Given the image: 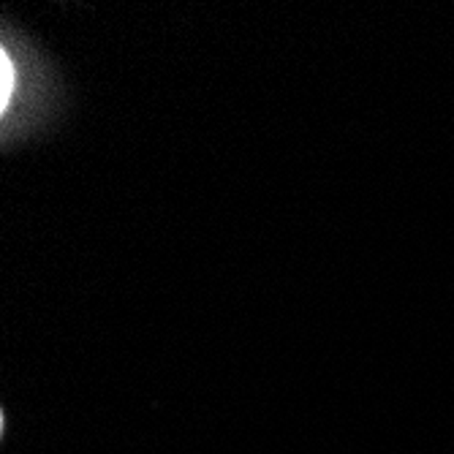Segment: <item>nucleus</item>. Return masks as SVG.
I'll return each mask as SVG.
<instances>
[{"mask_svg": "<svg viewBox=\"0 0 454 454\" xmlns=\"http://www.w3.org/2000/svg\"><path fill=\"white\" fill-rule=\"evenodd\" d=\"M71 90L52 55L9 14L0 20V145L20 147L63 120Z\"/></svg>", "mask_w": 454, "mask_h": 454, "instance_id": "1", "label": "nucleus"}]
</instances>
